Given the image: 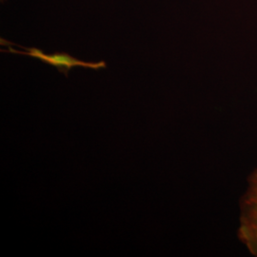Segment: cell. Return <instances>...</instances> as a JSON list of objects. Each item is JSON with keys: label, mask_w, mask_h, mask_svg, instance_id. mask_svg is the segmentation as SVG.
I'll list each match as a JSON object with an SVG mask.
<instances>
[{"label": "cell", "mask_w": 257, "mask_h": 257, "mask_svg": "<svg viewBox=\"0 0 257 257\" xmlns=\"http://www.w3.org/2000/svg\"><path fill=\"white\" fill-rule=\"evenodd\" d=\"M237 239L248 253L257 257V166L247 177L239 199Z\"/></svg>", "instance_id": "1"}, {"label": "cell", "mask_w": 257, "mask_h": 257, "mask_svg": "<svg viewBox=\"0 0 257 257\" xmlns=\"http://www.w3.org/2000/svg\"><path fill=\"white\" fill-rule=\"evenodd\" d=\"M10 52L12 53H17V54H21V55H29V56H33V57H37L38 59H40L41 61L48 63V64L55 66V68H57L59 70V72L63 73L67 76L69 71L74 68V67H84V68H90L93 70H99L101 68H105L106 64L104 61L98 62V63H94V62H84L77 60L74 57H72L71 55L65 53H56L54 55H45L42 51L36 49V48H31L28 49V52L26 53H22V52H17L14 51L12 49H10Z\"/></svg>", "instance_id": "2"}, {"label": "cell", "mask_w": 257, "mask_h": 257, "mask_svg": "<svg viewBox=\"0 0 257 257\" xmlns=\"http://www.w3.org/2000/svg\"><path fill=\"white\" fill-rule=\"evenodd\" d=\"M2 1H5V0H2Z\"/></svg>", "instance_id": "3"}]
</instances>
